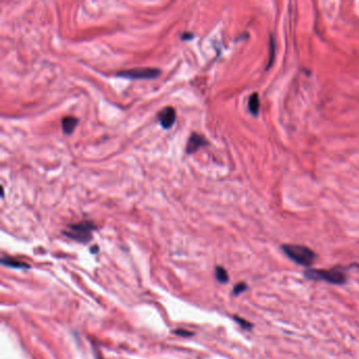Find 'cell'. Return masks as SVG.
<instances>
[{
	"label": "cell",
	"instance_id": "1",
	"mask_svg": "<svg viewBox=\"0 0 359 359\" xmlns=\"http://www.w3.org/2000/svg\"><path fill=\"white\" fill-rule=\"evenodd\" d=\"M304 277L313 281L324 280L332 285H345L348 280L346 273L342 271V268L336 267L330 270L324 269H308L304 271Z\"/></svg>",
	"mask_w": 359,
	"mask_h": 359
},
{
	"label": "cell",
	"instance_id": "2",
	"mask_svg": "<svg viewBox=\"0 0 359 359\" xmlns=\"http://www.w3.org/2000/svg\"><path fill=\"white\" fill-rule=\"evenodd\" d=\"M281 249L291 260L304 267L312 266L317 257L315 252L301 244H283Z\"/></svg>",
	"mask_w": 359,
	"mask_h": 359
},
{
	"label": "cell",
	"instance_id": "3",
	"mask_svg": "<svg viewBox=\"0 0 359 359\" xmlns=\"http://www.w3.org/2000/svg\"><path fill=\"white\" fill-rule=\"evenodd\" d=\"M94 230L95 226L93 224V222L81 221L78 223L70 224L68 229H66V231H64L63 233L68 237L74 239V240L81 243H86L92 239Z\"/></svg>",
	"mask_w": 359,
	"mask_h": 359
},
{
	"label": "cell",
	"instance_id": "4",
	"mask_svg": "<svg viewBox=\"0 0 359 359\" xmlns=\"http://www.w3.org/2000/svg\"><path fill=\"white\" fill-rule=\"evenodd\" d=\"M161 71L154 68H135L117 73V76L128 79H153L158 77Z\"/></svg>",
	"mask_w": 359,
	"mask_h": 359
},
{
	"label": "cell",
	"instance_id": "5",
	"mask_svg": "<svg viewBox=\"0 0 359 359\" xmlns=\"http://www.w3.org/2000/svg\"><path fill=\"white\" fill-rule=\"evenodd\" d=\"M158 120L163 129H170L176 121V112L172 107L162 109L158 113Z\"/></svg>",
	"mask_w": 359,
	"mask_h": 359
},
{
	"label": "cell",
	"instance_id": "6",
	"mask_svg": "<svg viewBox=\"0 0 359 359\" xmlns=\"http://www.w3.org/2000/svg\"><path fill=\"white\" fill-rule=\"evenodd\" d=\"M208 145H209L208 140L203 135H199V134H197V133H193L188 140V145H186L185 152L188 154H193L196 151H198L200 148H203Z\"/></svg>",
	"mask_w": 359,
	"mask_h": 359
},
{
	"label": "cell",
	"instance_id": "7",
	"mask_svg": "<svg viewBox=\"0 0 359 359\" xmlns=\"http://www.w3.org/2000/svg\"><path fill=\"white\" fill-rule=\"evenodd\" d=\"M78 123V119L75 118V117H72V116H68V117H64L62 119L61 121V124H62V130L65 134H71L73 133V131L75 130V128H76V125Z\"/></svg>",
	"mask_w": 359,
	"mask_h": 359
},
{
	"label": "cell",
	"instance_id": "8",
	"mask_svg": "<svg viewBox=\"0 0 359 359\" xmlns=\"http://www.w3.org/2000/svg\"><path fill=\"white\" fill-rule=\"evenodd\" d=\"M260 108V100H259V95L257 93H254L250 96L249 99V110L253 115H258Z\"/></svg>",
	"mask_w": 359,
	"mask_h": 359
},
{
	"label": "cell",
	"instance_id": "9",
	"mask_svg": "<svg viewBox=\"0 0 359 359\" xmlns=\"http://www.w3.org/2000/svg\"><path fill=\"white\" fill-rule=\"evenodd\" d=\"M1 263H2V265H4L6 267H11V268H18V269L28 268L27 264L22 263V261L16 260V259L10 258V257H3L2 260H1Z\"/></svg>",
	"mask_w": 359,
	"mask_h": 359
},
{
	"label": "cell",
	"instance_id": "10",
	"mask_svg": "<svg viewBox=\"0 0 359 359\" xmlns=\"http://www.w3.org/2000/svg\"><path fill=\"white\" fill-rule=\"evenodd\" d=\"M216 279L221 283H226L229 280V275L226 271V269L222 267H217L216 268Z\"/></svg>",
	"mask_w": 359,
	"mask_h": 359
},
{
	"label": "cell",
	"instance_id": "11",
	"mask_svg": "<svg viewBox=\"0 0 359 359\" xmlns=\"http://www.w3.org/2000/svg\"><path fill=\"white\" fill-rule=\"evenodd\" d=\"M234 319L237 321V323L239 324V326H241L243 329H245V330H251V329L253 328V325L251 323H249L248 320H244L243 318L241 317H238V316H235Z\"/></svg>",
	"mask_w": 359,
	"mask_h": 359
},
{
	"label": "cell",
	"instance_id": "12",
	"mask_svg": "<svg viewBox=\"0 0 359 359\" xmlns=\"http://www.w3.org/2000/svg\"><path fill=\"white\" fill-rule=\"evenodd\" d=\"M246 289H248V286H246V283H244V282H239V283H237V285L234 287V289H233V294L234 295L241 294V293H243V292Z\"/></svg>",
	"mask_w": 359,
	"mask_h": 359
},
{
	"label": "cell",
	"instance_id": "13",
	"mask_svg": "<svg viewBox=\"0 0 359 359\" xmlns=\"http://www.w3.org/2000/svg\"><path fill=\"white\" fill-rule=\"evenodd\" d=\"M273 54L275 55V41H271V56H270V62H269V64H268V69L269 68H270V65L272 64V62H273V58H274V56H273Z\"/></svg>",
	"mask_w": 359,
	"mask_h": 359
},
{
	"label": "cell",
	"instance_id": "14",
	"mask_svg": "<svg viewBox=\"0 0 359 359\" xmlns=\"http://www.w3.org/2000/svg\"><path fill=\"white\" fill-rule=\"evenodd\" d=\"M193 34H191V33H183L182 34V36H181V38L183 39V40H189V39H192L193 38Z\"/></svg>",
	"mask_w": 359,
	"mask_h": 359
},
{
	"label": "cell",
	"instance_id": "15",
	"mask_svg": "<svg viewBox=\"0 0 359 359\" xmlns=\"http://www.w3.org/2000/svg\"><path fill=\"white\" fill-rule=\"evenodd\" d=\"M176 334L183 335V336H190V335H192V333H190L188 331H183V330H178V331H176Z\"/></svg>",
	"mask_w": 359,
	"mask_h": 359
}]
</instances>
